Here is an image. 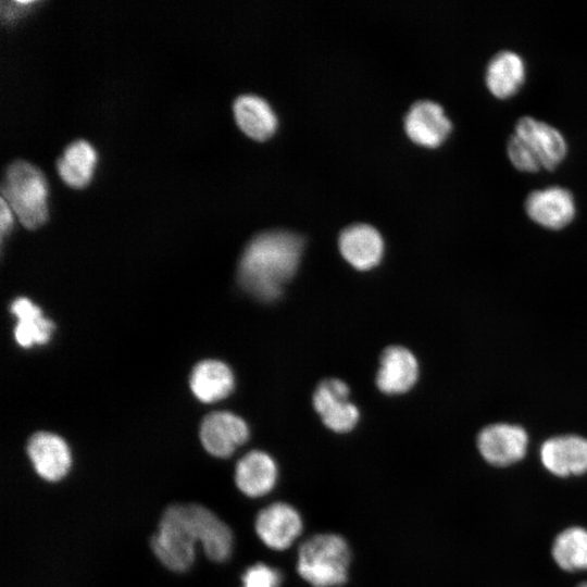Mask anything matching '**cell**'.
I'll return each instance as SVG.
<instances>
[{"mask_svg": "<svg viewBox=\"0 0 587 587\" xmlns=\"http://www.w3.org/2000/svg\"><path fill=\"white\" fill-rule=\"evenodd\" d=\"M27 454L36 473L49 482L64 477L71 466V452L66 442L52 433L34 434L27 442Z\"/></svg>", "mask_w": 587, "mask_h": 587, "instance_id": "12", "label": "cell"}, {"mask_svg": "<svg viewBox=\"0 0 587 587\" xmlns=\"http://www.w3.org/2000/svg\"><path fill=\"white\" fill-rule=\"evenodd\" d=\"M199 532L188 504H171L163 512L158 532L150 538V547L168 570L184 572L195 559V542Z\"/></svg>", "mask_w": 587, "mask_h": 587, "instance_id": "4", "label": "cell"}, {"mask_svg": "<svg viewBox=\"0 0 587 587\" xmlns=\"http://www.w3.org/2000/svg\"><path fill=\"white\" fill-rule=\"evenodd\" d=\"M280 584V572L264 563L251 565L241 576V587H279Z\"/></svg>", "mask_w": 587, "mask_h": 587, "instance_id": "24", "label": "cell"}, {"mask_svg": "<svg viewBox=\"0 0 587 587\" xmlns=\"http://www.w3.org/2000/svg\"><path fill=\"white\" fill-rule=\"evenodd\" d=\"M404 128L414 142L435 148L448 137L452 124L439 103L420 100L414 102L408 111Z\"/></svg>", "mask_w": 587, "mask_h": 587, "instance_id": "10", "label": "cell"}, {"mask_svg": "<svg viewBox=\"0 0 587 587\" xmlns=\"http://www.w3.org/2000/svg\"><path fill=\"white\" fill-rule=\"evenodd\" d=\"M527 442V434L522 427L504 423L485 427L477 437L480 454L498 466L521 460L526 453Z\"/></svg>", "mask_w": 587, "mask_h": 587, "instance_id": "9", "label": "cell"}, {"mask_svg": "<svg viewBox=\"0 0 587 587\" xmlns=\"http://www.w3.org/2000/svg\"><path fill=\"white\" fill-rule=\"evenodd\" d=\"M188 507L205 555L215 562L225 561L233 549L230 528L205 507L197 503H188Z\"/></svg>", "mask_w": 587, "mask_h": 587, "instance_id": "17", "label": "cell"}, {"mask_svg": "<svg viewBox=\"0 0 587 587\" xmlns=\"http://www.w3.org/2000/svg\"><path fill=\"white\" fill-rule=\"evenodd\" d=\"M232 370L217 360L198 363L190 376V388L202 402L211 403L226 398L234 389Z\"/></svg>", "mask_w": 587, "mask_h": 587, "instance_id": "19", "label": "cell"}, {"mask_svg": "<svg viewBox=\"0 0 587 587\" xmlns=\"http://www.w3.org/2000/svg\"><path fill=\"white\" fill-rule=\"evenodd\" d=\"M525 210L537 224L550 229H560L574 218L575 201L570 190L554 186L529 193Z\"/></svg>", "mask_w": 587, "mask_h": 587, "instance_id": "11", "label": "cell"}, {"mask_svg": "<svg viewBox=\"0 0 587 587\" xmlns=\"http://www.w3.org/2000/svg\"><path fill=\"white\" fill-rule=\"evenodd\" d=\"M508 155L515 168L522 172H537L541 168L523 141L512 135L508 141Z\"/></svg>", "mask_w": 587, "mask_h": 587, "instance_id": "25", "label": "cell"}, {"mask_svg": "<svg viewBox=\"0 0 587 587\" xmlns=\"http://www.w3.org/2000/svg\"><path fill=\"white\" fill-rule=\"evenodd\" d=\"M97 163V152L86 140L71 142L57 161L61 179L72 188H84L92 177Z\"/></svg>", "mask_w": 587, "mask_h": 587, "instance_id": "22", "label": "cell"}, {"mask_svg": "<svg viewBox=\"0 0 587 587\" xmlns=\"http://www.w3.org/2000/svg\"><path fill=\"white\" fill-rule=\"evenodd\" d=\"M233 109L238 126L249 137L263 140L275 132L277 117L262 97L252 93L240 95L234 101Z\"/></svg>", "mask_w": 587, "mask_h": 587, "instance_id": "18", "label": "cell"}, {"mask_svg": "<svg viewBox=\"0 0 587 587\" xmlns=\"http://www.w3.org/2000/svg\"><path fill=\"white\" fill-rule=\"evenodd\" d=\"M37 1H2L1 16L7 22H12L20 16H23Z\"/></svg>", "mask_w": 587, "mask_h": 587, "instance_id": "26", "label": "cell"}, {"mask_svg": "<svg viewBox=\"0 0 587 587\" xmlns=\"http://www.w3.org/2000/svg\"><path fill=\"white\" fill-rule=\"evenodd\" d=\"M303 238L284 229L258 234L246 246L238 265L242 288L263 301L276 299L300 262Z\"/></svg>", "mask_w": 587, "mask_h": 587, "instance_id": "1", "label": "cell"}, {"mask_svg": "<svg viewBox=\"0 0 587 587\" xmlns=\"http://www.w3.org/2000/svg\"><path fill=\"white\" fill-rule=\"evenodd\" d=\"M552 555L558 565L565 571L587 569V530L571 527L563 530L554 540Z\"/></svg>", "mask_w": 587, "mask_h": 587, "instance_id": "23", "label": "cell"}, {"mask_svg": "<svg viewBox=\"0 0 587 587\" xmlns=\"http://www.w3.org/2000/svg\"><path fill=\"white\" fill-rule=\"evenodd\" d=\"M486 86L499 99L514 96L525 80V65L522 58L512 51L497 53L486 70Z\"/></svg>", "mask_w": 587, "mask_h": 587, "instance_id": "20", "label": "cell"}, {"mask_svg": "<svg viewBox=\"0 0 587 587\" xmlns=\"http://www.w3.org/2000/svg\"><path fill=\"white\" fill-rule=\"evenodd\" d=\"M299 512L288 503L275 502L261 510L255 532L261 541L274 550L288 549L302 532Z\"/></svg>", "mask_w": 587, "mask_h": 587, "instance_id": "7", "label": "cell"}, {"mask_svg": "<svg viewBox=\"0 0 587 587\" xmlns=\"http://www.w3.org/2000/svg\"><path fill=\"white\" fill-rule=\"evenodd\" d=\"M13 226V211L4 201L0 198V234L3 239L12 229Z\"/></svg>", "mask_w": 587, "mask_h": 587, "instance_id": "27", "label": "cell"}, {"mask_svg": "<svg viewBox=\"0 0 587 587\" xmlns=\"http://www.w3.org/2000/svg\"><path fill=\"white\" fill-rule=\"evenodd\" d=\"M349 387L337 378L322 380L313 395V405L323 423L336 433L350 432L358 423L359 410L349 401Z\"/></svg>", "mask_w": 587, "mask_h": 587, "instance_id": "5", "label": "cell"}, {"mask_svg": "<svg viewBox=\"0 0 587 587\" xmlns=\"http://www.w3.org/2000/svg\"><path fill=\"white\" fill-rule=\"evenodd\" d=\"M339 249L353 267L363 271L379 263L384 242L375 227L369 224H353L340 233Z\"/></svg>", "mask_w": 587, "mask_h": 587, "instance_id": "14", "label": "cell"}, {"mask_svg": "<svg viewBox=\"0 0 587 587\" xmlns=\"http://www.w3.org/2000/svg\"><path fill=\"white\" fill-rule=\"evenodd\" d=\"M276 480V463L270 454L263 451H250L236 464V485L248 497L257 498L268 494L274 488Z\"/></svg>", "mask_w": 587, "mask_h": 587, "instance_id": "16", "label": "cell"}, {"mask_svg": "<svg viewBox=\"0 0 587 587\" xmlns=\"http://www.w3.org/2000/svg\"><path fill=\"white\" fill-rule=\"evenodd\" d=\"M47 179L37 166L18 160L7 167L1 198L24 227L35 229L47 221Z\"/></svg>", "mask_w": 587, "mask_h": 587, "instance_id": "2", "label": "cell"}, {"mask_svg": "<svg viewBox=\"0 0 587 587\" xmlns=\"http://www.w3.org/2000/svg\"><path fill=\"white\" fill-rule=\"evenodd\" d=\"M11 312L17 319L14 337L21 347L29 348L50 340L54 325L29 299L25 297L15 299L11 304Z\"/></svg>", "mask_w": 587, "mask_h": 587, "instance_id": "21", "label": "cell"}, {"mask_svg": "<svg viewBox=\"0 0 587 587\" xmlns=\"http://www.w3.org/2000/svg\"><path fill=\"white\" fill-rule=\"evenodd\" d=\"M517 136L541 167L554 170L566 155V142L562 134L549 124L529 116L520 118L515 125Z\"/></svg>", "mask_w": 587, "mask_h": 587, "instance_id": "6", "label": "cell"}, {"mask_svg": "<svg viewBox=\"0 0 587 587\" xmlns=\"http://www.w3.org/2000/svg\"><path fill=\"white\" fill-rule=\"evenodd\" d=\"M379 365L376 384L385 394L405 392L417 379L416 359L407 348L400 346L386 348L382 353Z\"/></svg>", "mask_w": 587, "mask_h": 587, "instance_id": "15", "label": "cell"}, {"mask_svg": "<svg viewBox=\"0 0 587 587\" xmlns=\"http://www.w3.org/2000/svg\"><path fill=\"white\" fill-rule=\"evenodd\" d=\"M545 467L558 476L587 472V439L576 435L552 437L540 448Z\"/></svg>", "mask_w": 587, "mask_h": 587, "instance_id": "13", "label": "cell"}, {"mask_svg": "<svg viewBox=\"0 0 587 587\" xmlns=\"http://www.w3.org/2000/svg\"><path fill=\"white\" fill-rule=\"evenodd\" d=\"M350 557L341 536L319 534L300 546L297 571L312 587H338L348 578Z\"/></svg>", "mask_w": 587, "mask_h": 587, "instance_id": "3", "label": "cell"}, {"mask_svg": "<svg viewBox=\"0 0 587 587\" xmlns=\"http://www.w3.org/2000/svg\"><path fill=\"white\" fill-rule=\"evenodd\" d=\"M249 438L246 422L225 411L207 415L200 426V439L204 449L217 458H227Z\"/></svg>", "mask_w": 587, "mask_h": 587, "instance_id": "8", "label": "cell"}, {"mask_svg": "<svg viewBox=\"0 0 587 587\" xmlns=\"http://www.w3.org/2000/svg\"><path fill=\"white\" fill-rule=\"evenodd\" d=\"M578 587H587V582H586V583H582Z\"/></svg>", "mask_w": 587, "mask_h": 587, "instance_id": "28", "label": "cell"}]
</instances>
